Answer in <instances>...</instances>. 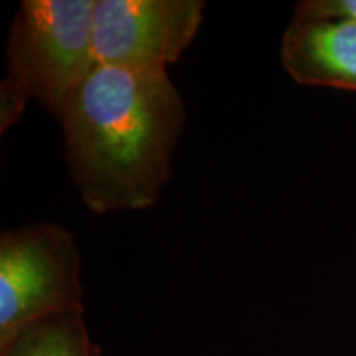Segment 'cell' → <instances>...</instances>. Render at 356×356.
Returning <instances> with one entry per match:
<instances>
[{
    "label": "cell",
    "instance_id": "1",
    "mask_svg": "<svg viewBox=\"0 0 356 356\" xmlns=\"http://www.w3.org/2000/svg\"><path fill=\"white\" fill-rule=\"evenodd\" d=\"M71 180L96 215L159 203L186 111L168 74L96 65L58 114Z\"/></svg>",
    "mask_w": 356,
    "mask_h": 356
},
{
    "label": "cell",
    "instance_id": "2",
    "mask_svg": "<svg viewBox=\"0 0 356 356\" xmlns=\"http://www.w3.org/2000/svg\"><path fill=\"white\" fill-rule=\"evenodd\" d=\"M96 0H24L7 37L0 86V131L20 119L30 99L56 115L97 65L92 47Z\"/></svg>",
    "mask_w": 356,
    "mask_h": 356
},
{
    "label": "cell",
    "instance_id": "3",
    "mask_svg": "<svg viewBox=\"0 0 356 356\" xmlns=\"http://www.w3.org/2000/svg\"><path fill=\"white\" fill-rule=\"evenodd\" d=\"M79 251L71 231L37 222L0 234V345L26 325L83 314Z\"/></svg>",
    "mask_w": 356,
    "mask_h": 356
},
{
    "label": "cell",
    "instance_id": "4",
    "mask_svg": "<svg viewBox=\"0 0 356 356\" xmlns=\"http://www.w3.org/2000/svg\"><path fill=\"white\" fill-rule=\"evenodd\" d=\"M203 0H96V63L137 73L168 74L203 24Z\"/></svg>",
    "mask_w": 356,
    "mask_h": 356
},
{
    "label": "cell",
    "instance_id": "5",
    "mask_svg": "<svg viewBox=\"0 0 356 356\" xmlns=\"http://www.w3.org/2000/svg\"><path fill=\"white\" fill-rule=\"evenodd\" d=\"M280 63L300 86L356 92V20L296 6L282 33Z\"/></svg>",
    "mask_w": 356,
    "mask_h": 356
},
{
    "label": "cell",
    "instance_id": "6",
    "mask_svg": "<svg viewBox=\"0 0 356 356\" xmlns=\"http://www.w3.org/2000/svg\"><path fill=\"white\" fill-rule=\"evenodd\" d=\"M0 356H101L91 340L83 314H65L26 325L6 345Z\"/></svg>",
    "mask_w": 356,
    "mask_h": 356
},
{
    "label": "cell",
    "instance_id": "7",
    "mask_svg": "<svg viewBox=\"0 0 356 356\" xmlns=\"http://www.w3.org/2000/svg\"><path fill=\"white\" fill-rule=\"evenodd\" d=\"M297 7L317 15L345 17L356 20V0H302Z\"/></svg>",
    "mask_w": 356,
    "mask_h": 356
}]
</instances>
